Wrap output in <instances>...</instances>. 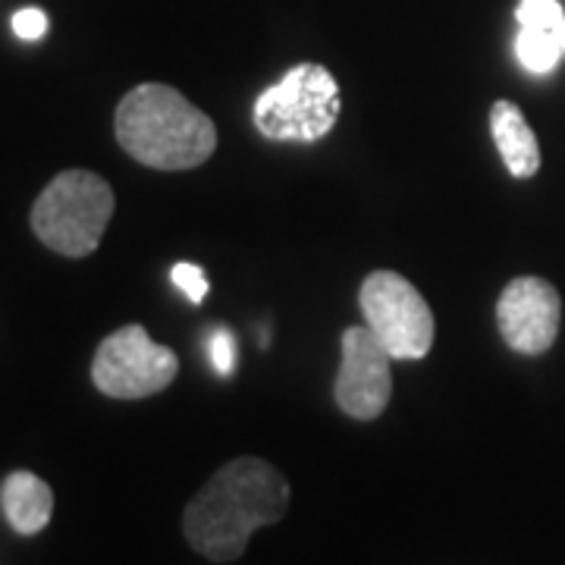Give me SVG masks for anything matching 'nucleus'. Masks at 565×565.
Returning a JSON list of instances; mask_svg holds the SVG:
<instances>
[{
	"mask_svg": "<svg viewBox=\"0 0 565 565\" xmlns=\"http://www.w3.org/2000/svg\"><path fill=\"white\" fill-rule=\"evenodd\" d=\"M114 217V189L92 170H63L32 204V230L51 252L85 258L102 245Z\"/></svg>",
	"mask_w": 565,
	"mask_h": 565,
	"instance_id": "7ed1b4c3",
	"label": "nucleus"
},
{
	"mask_svg": "<svg viewBox=\"0 0 565 565\" xmlns=\"http://www.w3.org/2000/svg\"><path fill=\"white\" fill-rule=\"evenodd\" d=\"M207 355L211 364L221 377H230L236 371V340L230 330H214V337L207 340Z\"/></svg>",
	"mask_w": 565,
	"mask_h": 565,
	"instance_id": "4468645a",
	"label": "nucleus"
},
{
	"mask_svg": "<svg viewBox=\"0 0 565 565\" xmlns=\"http://www.w3.org/2000/svg\"><path fill=\"white\" fill-rule=\"evenodd\" d=\"M180 374L173 349L154 343L141 323L110 333L92 362V381L110 399H145L163 393Z\"/></svg>",
	"mask_w": 565,
	"mask_h": 565,
	"instance_id": "423d86ee",
	"label": "nucleus"
},
{
	"mask_svg": "<svg viewBox=\"0 0 565 565\" xmlns=\"http://www.w3.org/2000/svg\"><path fill=\"white\" fill-rule=\"evenodd\" d=\"M252 120L270 141H321L340 120V85L321 63H299L258 95Z\"/></svg>",
	"mask_w": 565,
	"mask_h": 565,
	"instance_id": "20e7f679",
	"label": "nucleus"
},
{
	"mask_svg": "<svg viewBox=\"0 0 565 565\" xmlns=\"http://www.w3.org/2000/svg\"><path fill=\"white\" fill-rule=\"evenodd\" d=\"M390 352L377 343L371 327H349L343 333V362L337 371L333 396L349 418L374 422L384 415L393 396Z\"/></svg>",
	"mask_w": 565,
	"mask_h": 565,
	"instance_id": "0eeeda50",
	"label": "nucleus"
},
{
	"mask_svg": "<svg viewBox=\"0 0 565 565\" xmlns=\"http://www.w3.org/2000/svg\"><path fill=\"white\" fill-rule=\"evenodd\" d=\"M114 132L132 161L151 170L202 167L217 148V126L163 82H141L117 107Z\"/></svg>",
	"mask_w": 565,
	"mask_h": 565,
	"instance_id": "f03ea898",
	"label": "nucleus"
},
{
	"mask_svg": "<svg viewBox=\"0 0 565 565\" xmlns=\"http://www.w3.org/2000/svg\"><path fill=\"white\" fill-rule=\"evenodd\" d=\"M359 302H362L364 323L371 327L377 343L390 352V359L422 362L430 352L437 337L434 311L403 274L393 270L367 274Z\"/></svg>",
	"mask_w": 565,
	"mask_h": 565,
	"instance_id": "39448f33",
	"label": "nucleus"
},
{
	"mask_svg": "<svg viewBox=\"0 0 565 565\" xmlns=\"http://www.w3.org/2000/svg\"><path fill=\"white\" fill-rule=\"evenodd\" d=\"M0 505L17 534H39L54 515V490L32 471H10L0 484Z\"/></svg>",
	"mask_w": 565,
	"mask_h": 565,
	"instance_id": "9d476101",
	"label": "nucleus"
},
{
	"mask_svg": "<svg viewBox=\"0 0 565 565\" xmlns=\"http://www.w3.org/2000/svg\"><path fill=\"white\" fill-rule=\"evenodd\" d=\"M10 25H13V32H17L22 41H39L44 39V32H47V13L39 10V7H22V10L13 13Z\"/></svg>",
	"mask_w": 565,
	"mask_h": 565,
	"instance_id": "2eb2a0df",
	"label": "nucleus"
},
{
	"mask_svg": "<svg viewBox=\"0 0 565 565\" xmlns=\"http://www.w3.org/2000/svg\"><path fill=\"white\" fill-rule=\"evenodd\" d=\"M563 302L553 282L541 277H519L503 289L497 302V323L505 345L519 355H544L559 337Z\"/></svg>",
	"mask_w": 565,
	"mask_h": 565,
	"instance_id": "6e6552de",
	"label": "nucleus"
},
{
	"mask_svg": "<svg viewBox=\"0 0 565 565\" xmlns=\"http://www.w3.org/2000/svg\"><path fill=\"white\" fill-rule=\"evenodd\" d=\"M173 282H177V289H180L182 296L192 305H202L204 299H207V289H211L207 274H204L199 264L189 262H182L173 267Z\"/></svg>",
	"mask_w": 565,
	"mask_h": 565,
	"instance_id": "ddd939ff",
	"label": "nucleus"
},
{
	"mask_svg": "<svg viewBox=\"0 0 565 565\" xmlns=\"http://www.w3.org/2000/svg\"><path fill=\"white\" fill-rule=\"evenodd\" d=\"M515 54H519V61H522V66H525L527 73H534V76H546V73H553V70L559 66V61L565 57L563 44L553 39L550 32L527 29V25L519 29Z\"/></svg>",
	"mask_w": 565,
	"mask_h": 565,
	"instance_id": "9b49d317",
	"label": "nucleus"
},
{
	"mask_svg": "<svg viewBox=\"0 0 565 565\" xmlns=\"http://www.w3.org/2000/svg\"><path fill=\"white\" fill-rule=\"evenodd\" d=\"M490 136L515 180H531L541 170V145L519 104L497 102L490 107Z\"/></svg>",
	"mask_w": 565,
	"mask_h": 565,
	"instance_id": "1a4fd4ad",
	"label": "nucleus"
},
{
	"mask_svg": "<svg viewBox=\"0 0 565 565\" xmlns=\"http://www.w3.org/2000/svg\"><path fill=\"white\" fill-rule=\"evenodd\" d=\"M515 20H519V25H527V29L550 32L565 51V10L559 0H519Z\"/></svg>",
	"mask_w": 565,
	"mask_h": 565,
	"instance_id": "f8f14e48",
	"label": "nucleus"
},
{
	"mask_svg": "<svg viewBox=\"0 0 565 565\" xmlns=\"http://www.w3.org/2000/svg\"><path fill=\"white\" fill-rule=\"evenodd\" d=\"M289 505V484L258 456L226 462L185 505L189 546L211 563H236L258 527L277 525Z\"/></svg>",
	"mask_w": 565,
	"mask_h": 565,
	"instance_id": "f257e3e1",
	"label": "nucleus"
}]
</instances>
